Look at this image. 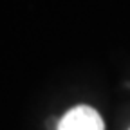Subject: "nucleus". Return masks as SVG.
Masks as SVG:
<instances>
[{"mask_svg":"<svg viewBox=\"0 0 130 130\" xmlns=\"http://www.w3.org/2000/svg\"><path fill=\"white\" fill-rule=\"evenodd\" d=\"M58 130H105L103 119L90 107H74L63 116Z\"/></svg>","mask_w":130,"mask_h":130,"instance_id":"nucleus-1","label":"nucleus"}]
</instances>
